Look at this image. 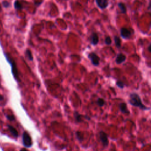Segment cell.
<instances>
[{
    "label": "cell",
    "mask_w": 151,
    "mask_h": 151,
    "mask_svg": "<svg viewBox=\"0 0 151 151\" xmlns=\"http://www.w3.org/2000/svg\"><path fill=\"white\" fill-rule=\"evenodd\" d=\"M129 103L131 105L134 106V107L140 108L142 110L149 109V108H148L146 106L143 105L140 96H139L138 94L136 93H132L130 94Z\"/></svg>",
    "instance_id": "1"
},
{
    "label": "cell",
    "mask_w": 151,
    "mask_h": 151,
    "mask_svg": "<svg viewBox=\"0 0 151 151\" xmlns=\"http://www.w3.org/2000/svg\"><path fill=\"white\" fill-rule=\"evenodd\" d=\"M5 56H6L7 60L8 61L9 63H10V64L11 66V71H12V73H13V76L17 80H19L18 72L17 68V65H16L15 61H14L8 54H5Z\"/></svg>",
    "instance_id": "2"
},
{
    "label": "cell",
    "mask_w": 151,
    "mask_h": 151,
    "mask_svg": "<svg viewBox=\"0 0 151 151\" xmlns=\"http://www.w3.org/2000/svg\"><path fill=\"white\" fill-rule=\"evenodd\" d=\"M22 141L23 145L26 148H30L33 145V141L27 132L25 131L23 134Z\"/></svg>",
    "instance_id": "3"
},
{
    "label": "cell",
    "mask_w": 151,
    "mask_h": 151,
    "mask_svg": "<svg viewBox=\"0 0 151 151\" xmlns=\"http://www.w3.org/2000/svg\"><path fill=\"white\" fill-rule=\"evenodd\" d=\"M88 58L91 60L92 64L94 66H98L99 65L100 58L94 53H90L88 54Z\"/></svg>",
    "instance_id": "4"
},
{
    "label": "cell",
    "mask_w": 151,
    "mask_h": 151,
    "mask_svg": "<svg viewBox=\"0 0 151 151\" xmlns=\"http://www.w3.org/2000/svg\"><path fill=\"white\" fill-rule=\"evenodd\" d=\"M132 31L127 28H122L120 29V36L124 39H129L132 36Z\"/></svg>",
    "instance_id": "5"
},
{
    "label": "cell",
    "mask_w": 151,
    "mask_h": 151,
    "mask_svg": "<svg viewBox=\"0 0 151 151\" xmlns=\"http://www.w3.org/2000/svg\"><path fill=\"white\" fill-rule=\"evenodd\" d=\"M99 138L104 147H106L108 146L109 144V140H108V136L107 134H106L105 132L103 131H101L99 132Z\"/></svg>",
    "instance_id": "6"
},
{
    "label": "cell",
    "mask_w": 151,
    "mask_h": 151,
    "mask_svg": "<svg viewBox=\"0 0 151 151\" xmlns=\"http://www.w3.org/2000/svg\"><path fill=\"white\" fill-rule=\"evenodd\" d=\"M97 6L101 9H106L109 6V0H96Z\"/></svg>",
    "instance_id": "7"
},
{
    "label": "cell",
    "mask_w": 151,
    "mask_h": 151,
    "mask_svg": "<svg viewBox=\"0 0 151 151\" xmlns=\"http://www.w3.org/2000/svg\"><path fill=\"white\" fill-rule=\"evenodd\" d=\"M99 41V36L96 33H93L90 35V42L93 46H96Z\"/></svg>",
    "instance_id": "8"
},
{
    "label": "cell",
    "mask_w": 151,
    "mask_h": 151,
    "mask_svg": "<svg viewBox=\"0 0 151 151\" xmlns=\"http://www.w3.org/2000/svg\"><path fill=\"white\" fill-rule=\"evenodd\" d=\"M126 57L122 53H119L116 57V63L117 64H120L122 63H123L124 61L126 60Z\"/></svg>",
    "instance_id": "9"
},
{
    "label": "cell",
    "mask_w": 151,
    "mask_h": 151,
    "mask_svg": "<svg viewBox=\"0 0 151 151\" xmlns=\"http://www.w3.org/2000/svg\"><path fill=\"white\" fill-rule=\"evenodd\" d=\"M7 126H8V130L9 131V132H11L12 135H13L14 138H18V132L17 131L16 129L14 128L13 126H12L11 125H7Z\"/></svg>",
    "instance_id": "10"
},
{
    "label": "cell",
    "mask_w": 151,
    "mask_h": 151,
    "mask_svg": "<svg viewBox=\"0 0 151 151\" xmlns=\"http://www.w3.org/2000/svg\"><path fill=\"white\" fill-rule=\"evenodd\" d=\"M120 110L123 113H129V110L127 108V105L125 103H121L119 105Z\"/></svg>",
    "instance_id": "11"
},
{
    "label": "cell",
    "mask_w": 151,
    "mask_h": 151,
    "mask_svg": "<svg viewBox=\"0 0 151 151\" xmlns=\"http://www.w3.org/2000/svg\"><path fill=\"white\" fill-rule=\"evenodd\" d=\"M117 5L122 13L126 14L127 13L126 7L124 3H123V2H119Z\"/></svg>",
    "instance_id": "12"
},
{
    "label": "cell",
    "mask_w": 151,
    "mask_h": 151,
    "mask_svg": "<svg viewBox=\"0 0 151 151\" xmlns=\"http://www.w3.org/2000/svg\"><path fill=\"white\" fill-rule=\"evenodd\" d=\"M74 116L75 119L76 120V122L79 123V122H82L83 121L82 117H83V116L82 115L80 114V113H79L77 112H76L74 113Z\"/></svg>",
    "instance_id": "13"
},
{
    "label": "cell",
    "mask_w": 151,
    "mask_h": 151,
    "mask_svg": "<svg viewBox=\"0 0 151 151\" xmlns=\"http://www.w3.org/2000/svg\"><path fill=\"white\" fill-rule=\"evenodd\" d=\"M114 41L116 46L117 48H120V47H121V41H120V38L117 36H115Z\"/></svg>",
    "instance_id": "14"
},
{
    "label": "cell",
    "mask_w": 151,
    "mask_h": 151,
    "mask_svg": "<svg viewBox=\"0 0 151 151\" xmlns=\"http://www.w3.org/2000/svg\"><path fill=\"white\" fill-rule=\"evenodd\" d=\"M14 8L16 9H18V10H20V9H22L23 8V7L22 4H21L18 0H16V1L14 2Z\"/></svg>",
    "instance_id": "15"
},
{
    "label": "cell",
    "mask_w": 151,
    "mask_h": 151,
    "mask_svg": "<svg viewBox=\"0 0 151 151\" xmlns=\"http://www.w3.org/2000/svg\"><path fill=\"white\" fill-rule=\"evenodd\" d=\"M25 55L27 57V58H28V60L33 61V56L31 51L30 50L27 49V50L25 51Z\"/></svg>",
    "instance_id": "16"
},
{
    "label": "cell",
    "mask_w": 151,
    "mask_h": 151,
    "mask_svg": "<svg viewBox=\"0 0 151 151\" xmlns=\"http://www.w3.org/2000/svg\"><path fill=\"white\" fill-rule=\"evenodd\" d=\"M97 103H98V105L99 106V107H102V106L105 105V101L103 99L99 98L98 99V100H97Z\"/></svg>",
    "instance_id": "17"
},
{
    "label": "cell",
    "mask_w": 151,
    "mask_h": 151,
    "mask_svg": "<svg viewBox=\"0 0 151 151\" xmlns=\"http://www.w3.org/2000/svg\"><path fill=\"white\" fill-rule=\"evenodd\" d=\"M76 136H77V139H79L80 141H82L83 140V134H82V133H81V132H76Z\"/></svg>",
    "instance_id": "18"
},
{
    "label": "cell",
    "mask_w": 151,
    "mask_h": 151,
    "mask_svg": "<svg viewBox=\"0 0 151 151\" xmlns=\"http://www.w3.org/2000/svg\"><path fill=\"white\" fill-rule=\"evenodd\" d=\"M105 42L106 44L110 45L111 44H112V39H111V38L109 36L106 37L105 40Z\"/></svg>",
    "instance_id": "19"
},
{
    "label": "cell",
    "mask_w": 151,
    "mask_h": 151,
    "mask_svg": "<svg viewBox=\"0 0 151 151\" xmlns=\"http://www.w3.org/2000/svg\"><path fill=\"white\" fill-rule=\"evenodd\" d=\"M6 117L7 118V119L10 120V121H14V120H15V118L14 117V116L12 115H7Z\"/></svg>",
    "instance_id": "20"
},
{
    "label": "cell",
    "mask_w": 151,
    "mask_h": 151,
    "mask_svg": "<svg viewBox=\"0 0 151 151\" xmlns=\"http://www.w3.org/2000/svg\"><path fill=\"white\" fill-rule=\"evenodd\" d=\"M116 85L118 87H120V89L124 88L125 87V84L123 83V82H122L121 81H117L116 82Z\"/></svg>",
    "instance_id": "21"
},
{
    "label": "cell",
    "mask_w": 151,
    "mask_h": 151,
    "mask_svg": "<svg viewBox=\"0 0 151 151\" xmlns=\"http://www.w3.org/2000/svg\"><path fill=\"white\" fill-rule=\"evenodd\" d=\"M9 3L8 2H7V1H4L2 2V6H3L5 8H7V7H9Z\"/></svg>",
    "instance_id": "22"
},
{
    "label": "cell",
    "mask_w": 151,
    "mask_h": 151,
    "mask_svg": "<svg viewBox=\"0 0 151 151\" xmlns=\"http://www.w3.org/2000/svg\"><path fill=\"white\" fill-rule=\"evenodd\" d=\"M148 9L149 11H150V13H151V0L149 1V3L148 7Z\"/></svg>",
    "instance_id": "23"
},
{
    "label": "cell",
    "mask_w": 151,
    "mask_h": 151,
    "mask_svg": "<svg viewBox=\"0 0 151 151\" xmlns=\"http://www.w3.org/2000/svg\"><path fill=\"white\" fill-rule=\"evenodd\" d=\"M148 51L150 52V53H151V43L150 44V45L149 46V47H148Z\"/></svg>",
    "instance_id": "24"
},
{
    "label": "cell",
    "mask_w": 151,
    "mask_h": 151,
    "mask_svg": "<svg viewBox=\"0 0 151 151\" xmlns=\"http://www.w3.org/2000/svg\"><path fill=\"white\" fill-rule=\"evenodd\" d=\"M4 99V97L0 94V101H2Z\"/></svg>",
    "instance_id": "25"
},
{
    "label": "cell",
    "mask_w": 151,
    "mask_h": 151,
    "mask_svg": "<svg viewBox=\"0 0 151 151\" xmlns=\"http://www.w3.org/2000/svg\"><path fill=\"white\" fill-rule=\"evenodd\" d=\"M20 151H28V150L27 149H26L25 148H23V149H21Z\"/></svg>",
    "instance_id": "26"
},
{
    "label": "cell",
    "mask_w": 151,
    "mask_h": 151,
    "mask_svg": "<svg viewBox=\"0 0 151 151\" xmlns=\"http://www.w3.org/2000/svg\"><path fill=\"white\" fill-rule=\"evenodd\" d=\"M1 11V6H0V11Z\"/></svg>",
    "instance_id": "27"
}]
</instances>
